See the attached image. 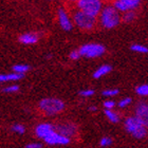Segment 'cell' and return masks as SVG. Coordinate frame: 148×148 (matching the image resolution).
<instances>
[{"label": "cell", "instance_id": "30", "mask_svg": "<svg viewBox=\"0 0 148 148\" xmlns=\"http://www.w3.org/2000/svg\"><path fill=\"white\" fill-rule=\"evenodd\" d=\"M68 2H70V3H77L78 2V0H67Z\"/></svg>", "mask_w": 148, "mask_h": 148}, {"label": "cell", "instance_id": "4", "mask_svg": "<svg viewBox=\"0 0 148 148\" xmlns=\"http://www.w3.org/2000/svg\"><path fill=\"white\" fill-rule=\"evenodd\" d=\"M72 19L74 25L82 30H92L96 22V17H93L80 10H77L76 12L73 13Z\"/></svg>", "mask_w": 148, "mask_h": 148}, {"label": "cell", "instance_id": "5", "mask_svg": "<svg viewBox=\"0 0 148 148\" xmlns=\"http://www.w3.org/2000/svg\"><path fill=\"white\" fill-rule=\"evenodd\" d=\"M103 1L102 0H78L76 3L77 9L83 12L97 17L101 14V11L103 9Z\"/></svg>", "mask_w": 148, "mask_h": 148}, {"label": "cell", "instance_id": "21", "mask_svg": "<svg viewBox=\"0 0 148 148\" xmlns=\"http://www.w3.org/2000/svg\"><path fill=\"white\" fill-rule=\"evenodd\" d=\"M18 90H19L18 86H16V85H12V86H9V87L3 88L2 92H4V93H15V92H17Z\"/></svg>", "mask_w": 148, "mask_h": 148}, {"label": "cell", "instance_id": "29", "mask_svg": "<svg viewBox=\"0 0 148 148\" xmlns=\"http://www.w3.org/2000/svg\"><path fill=\"white\" fill-rule=\"evenodd\" d=\"M27 148H41V144L39 143H32V144H28V145L25 146Z\"/></svg>", "mask_w": 148, "mask_h": 148}, {"label": "cell", "instance_id": "18", "mask_svg": "<svg viewBox=\"0 0 148 148\" xmlns=\"http://www.w3.org/2000/svg\"><path fill=\"white\" fill-rule=\"evenodd\" d=\"M130 49L138 53H148V48L144 45H139V43H134L130 47Z\"/></svg>", "mask_w": 148, "mask_h": 148}, {"label": "cell", "instance_id": "32", "mask_svg": "<svg viewBox=\"0 0 148 148\" xmlns=\"http://www.w3.org/2000/svg\"><path fill=\"white\" fill-rule=\"evenodd\" d=\"M102 1H105V2H109V1H112V0H102Z\"/></svg>", "mask_w": 148, "mask_h": 148}, {"label": "cell", "instance_id": "11", "mask_svg": "<svg viewBox=\"0 0 148 148\" xmlns=\"http://www.w3.org/2000/svg\"><path fill=\"white\" fill-rule=\"evenodd\" d=\"M58 22L62 30H65V31H71L72 30V22L70 20V17L64 9L58 10Z\"/></svg>", "mask_w": 148, "mask_h": 148}, {"label": "cell", "instance_id": "3", "mask_svg": "<svg viewBox=\"0 0 148 148\" xmlns=\"http://www.w3.org/2000/svg\"><path fill=\"white\" fill-rule=\"evenodd\" d=\"M39 109L47 115H54L65 109V103L55 97H47L39 102Z\"/></svg>", "mask_w": 148, "mask_h": 148}, {"label": "cell", "instance_id": "16", "mask_svg": "<svg viewBox=\"0 0 148 148\" xmlns=\"http://www.w3.org/2000/svg\"><path fill=\"white\" fill-rule=\"evenodd\" d=\"M105 115L107 116L109 121H110L111 123H117L119 121H120V117L117 115L115 112L111 110V109H106L105 110Z\"/></svg>", "mask_w": 148, "mask_h": 148}, {"label": "cell", "instance_id": "27", "mask_svg": "<svg viewBox=\"0 0 148 148\" xmlns=\"http://www.w3.org/2000/svg\"><path fill=\"white\" fill-rule=\"evenodd\" d=\"M79 94L82 96H85V97H88V96H92L94 94V90L92 89H87V90H82L79 92Z\"/></svg>", "mask_w": 148, "mask_h": 148}, {"label": "cell", "instance_id": "26", "mask_svg": "<svg viewBox=\"0 0 148 148\" xmlns=\"http://www.w3.org/2000/svg\"><path fill=\"white\" fill-rule=\"evenodd\" d=\"M132 99H129V97H125V99H121L120 103H119V106H120L121 108H124V107H127V106L129 105L130 103H131Z\"/></svg>", "mask_w": 148, "mask_h": 148}, {"label": "cell", "instance_id": "10", "mask_svg": "<svg viewBox=\"0 0 148 148\" xmlns=\"http://www.w3.org/2000/svg\"><path fill=\"white\" fill-rule=\"evenodd\" d=\"M136 116L143 123V125L148 128V104L140 103L136 108Z\"/></svg>", "mask_w": 148, "mask_h": 148}, {"label": "cell", "instance_id": "9", "mask_svg": "<svg viewBox=\"0 0 148 148\" xmlns=\"http://www.w3.org/2000/svg\"><path fill=\"white\" fill-rule=\"evenodd\" d=\"M56 130L58 131L59 133H62V136H67V138H72L73 136H75L76 133V126L74 125L73 123H62L58 124L55 126Z\"/></svg>", "mask_w": 148, "mask_h": 148}, {"label": "cell", "instance_id": "23", "mask_svg": "<svg viewBox=\"0 0 148 148\" xmlns=\"http://www.w3.org/2000/svg\"><path fill=\"white\" fill-rule=\"evenodd\" d=\"M111 144H112V140H111L110 138H108V136L103 138V139L101 140V142H99L101 147H108V146H110Z\"/></svg>", "mask_w": 148, "mask_h": 148}, {"label": "cell", "instance_id": "7", "mask_svg": "<svg viewBox=\"0 0 148 148\" xmlns=\"http://www.w3.org/2000/svg\"><path fill=\"white\" fill-rule=\"evenodd\" d=\"M43 141L48 144V145H68L70 143V139L67 136H62V133H59L56 128L53 131L48 134V136L43 139Z\"/></svg>", "mask_w": 148, "mask_h": 148}, {"label": "cell", "instance_id": "28", "mask_svg": "<svg viewBox=\"0 0 148 148\" xmlns=\"http://www.w3.org/2000/svg\"><path fill=\"white\" fill-rule=\"evenodd\" d=\"M115 106V103L113 101H106L104 103V107L105 109H113V107Z\"/></svg>", "mask_w": 148, "mask_h": 148}, {"label": "cell", "instance_id": "1", "mask_svg": "<svg viewBox=\"0 0 148 148\" xmlns=\"http://www.w3.org/2000/svg\"><path fill=\"white\" fill-rule=\"evenodd\" d=\"M99 21L104 29L115 28L121 21L119 11L114 5H107L103 8L99 14Z\"/></svg>", "mask_w": 148, "mask_h": 148}, {"label": "cell", "instance_id": "17", "mask_svg": "<svg viewBox=\"0 0 148 148\" xmlns=\"http://www.w3.org/2000/svg\"><path fill=\"white\" fill-rule=\"evenodd\" d=\"M136 14L133 12V10H132V11H127V12H124L122 19H123L124 22H127V23H128V22L133 21V20L136 19Z\"/></svg>", "mask_w": 148, "mask_h": 148}, {"label": "cell", "instance_id": "12", "mask_svg": "<svg viewBox=\"0 0 148 148\" xmlns=\"http://www.w3.org/2000/svg\"><path fill=\"white\" fill-rule=\"evenodd\" d=\"M55 129V126H53L49 123H42L39 124L38 126L35 128V133H36L37 138L43 140L51 131Z\"/></svg>", "mask_w": 148, "mask_h": 148}, {"label": "cell", "instance_id": "25", "mask_svg": "<svg viewBox=\"0 0 148 148\" xmlns=\"http://www.w3.org/2000/svg\"><path fill=\"white\" fill-rule=\"evenodd\" d=\"M80 56H82V54H80L79 50H74V51H72V52L69 54V57H70L72 60H77Z\"/></svg>", "mask_w": 148, "mask_h": 148}, {"label": "cell", "instance_id": "8", "mask_svg": "<svg viewBox=\"0 0 148 148\" xmlns=\"http://www.w3.org/2000/svg\"><path fill=\"white\" fill-rule=\"evenodd\" d=\"M142 0H114L113 5L117 9L119 12H127L136 9L140 5Z\"/></svg>", "mask_w": 148, "mask_h": 148}, {"label": "cell", "instance_id": "22", "mask_svg": "<svg viewBox=\"0 0 148 148\" xmlns=\"http://www.w3.org/2000/svg\"><path fill=\"white\" fill-rule=\"evenodd\" d=\"M12 130L14 132L18 133V134H22V133H25V127L22 126V125H20V124H15V125L12 127Z\"/></svg>", "mask_w": 148, "mask_h": 148}, {"label": "cell", "instance_id": "13", "mask_svg": "<svg viewBox=\"0 0 148 148\" xmlns=\"http://www.w3.org/2000/svg\"><path fill=\"white\" fill-rule=\"evenodd\" d=\"M38 39H39V37L36 33H25L19 37V41L23 45H33V43L37 42Z\"/></svg>", "mask_w": 148, "mask_h": 148}, {"label": "cell", "instance_id": "2", "mask_svg": "<svg viewBox=\"0 0 148 148\" xmlns=\"http://www.w3.org/2000/svg\"><path fill=\"white\" fill-rule=\"evenodd\" d=\"M125 128L136 139H144L147 136V129L136 116L127 117L125 121Z\"/></svg>", "mask_w": 148, "mask_h": 148}, {"label": "cell", "instance_id": "6", "mask_svg": "<svg viewBox=\"0 0 148 148\" xmlns=\"http://www.w3.org/2000/svg\"><path fill=\"white\" fill-rule=\"evenodd\" d=\"M106 49L103 45L99 43H86L80 47L79 52L82 56L88 57V58H95L99 57L105 53Z\"/></svg>", "mask_w": 148, "mask_h": 148}, {"label": "cell", "instance_id": "31", "mask_svg": "<svg viewBox=\"0 0 148 148\" xmlns=\"http://www.w3.org/2000/svg\"><path fill=\"white\" fill-rule=\"evenodd\" d=\"M90 110H91V111H95L96 110V107H90Z\"/></svg>", "mask_w": 148, "mask_h": 148}, {"label": "cell", "instance_id": "15", "mask_svg": "<svg viewBox=\"0 0 148 148\" xmlns=\"http://www.w3.org/2000/svg\"><path fill=\"white\" fill-rule=\"evenodd\" d=\"M111 70H112V68H111L109 65L101 66L97 70L94 71V73H93V78H101V77L105 76L106 74H108Z\"/></svg>", "mask_w": 148, "mask_h": 148}, {"label": "cell", "instance_id": "20", "mask_svg": "<svg viewBox=\"0 0 148 148\" xmlns=\"http://www.w3.org/2000/svg\"><path fill=\"white\" fill-rule=\"evenodd\" d=\"M136 92L138 93L139 95L147 96L148 95V85H141V86H138L136 89Z\"/></svg>", "mask_w": 148, "mask_h": 148}, {"label": "cell", "instance_id": "24", "mask_svg": "<svg viewBox=\"0 0 148 148\" xmlns=\"http://www.w3.org/2000/svg\"><path fill=\"white\" fill-rule=\"evenodd\" d=\"M119 94V90L117 89H107L103 91V95L104 96H114Z\"/></svg>", "mask_w": 148, "mask_h": 148}, {"label": "cell", "instance_id": "19", "mask_svg": "<svg viewBox=\"0 0 148 148\" xmlns=\"http://www.w3.org/2000/svg\"><path fill=\"white\" fill-rule=\"evenodd\" d=\"M30 67L27 65H23V64H18V65H15L13 67V70L15 72H18V73H22L25 74L27 71H29Z\"/></svg>", "mask_w": 148, "mask_h": 148}, {"label": "cell", "instance_id": "14", "mask_svg": "<svg viewBox=\"0 0 148 148\" xmlns=\"http://www.w3.org/2000/svg\"><path fill=\"white\" fill-rule=\"evenodd\" d=\"M23 77V74L18 73V72H13V73L8 74H1L0 75V82L1 83H5V82H13V80H18L21 79Z\"/></svg>", "mask_w": 148, "mask_h": 148}]
</instances>
